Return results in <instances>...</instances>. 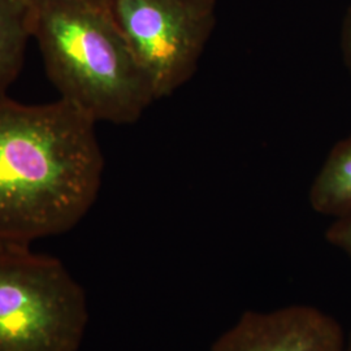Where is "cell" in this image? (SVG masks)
Here are the masks:
<instances>
[{"instance_id": "4", "label": "cell", "mask_w": 351, "mask_h": 351, "mask_svg": "<svg viewBox=\"0 0 351 351\" xmlns=\"http://www.w3.org/2000/svg\"><path fill=\"white\" fill-rule=\"evenodd\" d=\"M103 1L156 101L191 80L216 26V0Z\"/></svg>"}, {"instance_id": "9", "label": "cell", "mask_w": 351, "mask_h": 351, "mask_svg": "<svg viewBox=\"0 0 351 351\" xmlns=\"http://www.w3.org/2000/svg\"><path fill=\"white\" fill-rule=\"evenodd\" d=\"M341 46L343 52V60L351 73V4L343 19L342 33H341Z\"/></svg>"}, {"instance_id": "1", "label": "cell", "mask_w": 351, "mask_h": 351, "mask_svg": "<svg viewBox=\"0 0 351 351\" xmlns=\"http://www.w3.org/2000/svg\"><path fill=\"white\" fill-rule=\"evenodd\" d=\"M95 121L69 101L0 98V243L75 228L97 201L104 158Z\"/></svg>"}, {"instance_id": "2", "label": "cell", "mask_w": 351, "mask_h": 351, "mask_svg": "<svg viewBox=\"0 0 351 351\" xmlns=\"http://www.w3.org/2000/svg\"><path fill=\"white\" fill-rule=\"evenodd\" d=\"M32 38L62 99L95 123L133 124L156 101L103 0H33Z\"/></svg>"}, {"instance_id": "3", "label": "cell", "mask_w": 351, "mask_h": 351, "mask_svg": "<svg viewBox=\"0 0 351 351\" xmlns=\"http://www.w3.org/2000/svg\"><path fill=\"white\" fill-rule=\"evenodd\" d=\"M88 298L59 259L0 243V351H78Z\"/></svg>"}, {"instance_id": "8", "label": "cell", "mask_w": 351, "mask_h": 351, "mask_svg": "<svg viewBox=\"0 0 351 351\" xmlns=\"http://www.w3.org/2000/svg\"><path fill=\"white\" fill-rule=\"evenodd\" d=\"M326 239L333 247L342 251L351 261V213L336 219L326 229Z\"/></svg>"}, {"instance_id": "5", "label": "cell", "mask_w": 351, "mask_h": 351, "mask_svg": "<svg viewBox=\"0 0 351 351\" xmlns=\"http://www.w3.org/2000/svg\"><path fill=\"white\" fill-rule=\"evenodd\" d=\"M346 336L332 315L308 304L246 311L210 351H345Z\"/></svg>"}, {"instance_id": "7", "label": "cell", "mask_w": 351, "mask_h": 351, "mask_svg": "<svg viewBox=\"0 0 351 351\" xmlns=\"http://www.w3.org/2000/svg\"><path fill=\"white\" fill-rule=\"evenodd\" d=\"M32 17L33 0H0V98L23 69Z\"/></svg>"}, {"instance_id": "10", "label": "cell", "mask_w": 351, "mask_h": 351, "mask_svg": "<svg viewBox=\"0 0 351 351\" xmlns=\"http://www.w3.org/2000/svg\"><path fill=\"white\" fill-rule=\"evenodd\" d=\"M345 351H351V333L346 337V345H345Z\"/></svg>"}, {"instance_id": "6", "label": "cell", "mask_w": 351, "mask_h": 351, "mask_svg": "<svg viewBox=\"0 0 351 351\" xmlns=\"http://www.w3.org/2000/svg\"><path fill=\"white\" fill-rule=\"evenodd\" d=\"M315 213L336 219L351 213V137L333 146L308 191Z\"/></svg>"}]
</instances>
